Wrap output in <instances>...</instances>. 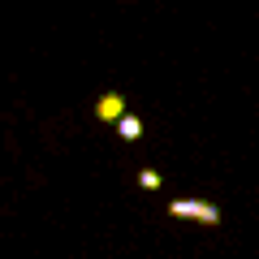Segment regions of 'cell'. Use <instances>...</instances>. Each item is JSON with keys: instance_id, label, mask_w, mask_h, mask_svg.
I'll return each instance as SVG.
<instances>
[{"instance_id": "cell-1", "label": "cell", "mask_w": 259, "mask_h": 259, "mask_svg": "<svg viewBox=\"0 0 259 259\" xmlns=\"http://www.w3.org/2000/svg\"><path fill=\"white\" fill-rule=\"evenodd\" d=\"M173 221H199V225H221V207L207 203V199H173L168 203Z\"/></svg>"}, {"instance_id": "cell-3", "label": "cell", "mask_w": 259, "mask_h": 259, "mask_svg": "<svg viewBox=\"0 0 259 259\" xmlns=\"http://www.w3.org/2000/svg\"><path fill=\"white\" fill-rule=\"evenodd\" d=\"M117 134H121L125 143H139V139H143V121L134 117V112H125V117L117 121Z\"/></svg>"}, {"instance_id": "cell-4", "label": "cell", "mask_w": 259, "mask_h": 259, "mask_svg": "<svg viewBox=\"0 0 259 259\" xmlns=\"http://www.w3.org/2000/svg\"><path fill=\"white\" fill-rule=\"evenodd\" d=\"M139 186H143V190H160V173H156V168H143V173H139Z\"/></svg>"}, {"instance_id": "cell-2", "label": "cell", "mask_w": 259, "mask_h": 259, "mask_svg": "<svg viewBox=\"0 0 259 259\" xmlns=\"http://www.w3.org/2000/svg\"><path fill=\"white\" fill-rule=\"evenodd\" d=\"M95 117H100V121H112V125H117V121L125 117V95H121V91H104L100 100H95Z\"/></svg>"}]
</instances>
